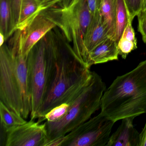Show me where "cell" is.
Masks as SVG:
<instances>
[{"label": "cell", "instance_id": "22", "mask_svg": "<svg viewBox=\"0 0 146 146\" xmlns=\"http://www.w3.org/2000/svg\"><path fill=\"white\" fill-rule=\"evenodd\" d=\"M41 12L59 5L66 0H36Z\"/></svg>", "mask_w": 146, "mask_h": 146}, {"label": "cell", "instance_id": "5", "mask_svg": "<svg viewBox=\"0 0 146 146\" xmlns=\"http://www.w3.org/2000/svg\"><path fill=\"white\" fill-rule=\"evenodd\" d=\"M28 76L31 96V120L37 114L44 102L46 85V57L44 37L31 50L27 59Z\"/></svg>", "mask_w": 146, "mask_h": 146}, {"label": "cell", "instance_id": "24", "mask_svg": "<svg viewBox=\"0 0 146 146\" xmlns=\"http://www.w3.org/2000/svg\"><path fill=\"white\" fill-rule=\"evenodd\" d=\"M138 31L141 33L143 42L146 44V13L137 15Z\"/></svg>", "mask_w": 146, "mask_h": 146}, {"label": "cell", "instance_id": "9", "mask_svg": "<svg viewBox=\"0 0 146 146\" xmlns=\"http://www.w3.org/2000/svg\"><path fill=\"white\" fill-rule=\"evenodd\" d=\"M10 42L9 46L15 57L16 70L20 88L21 116L26 119L31 111V96L28 76L27 58L22 55L20 39L19 36H14L12 38Z\"/></svg>", "mask_w": 146, "mask_h": 146}, {"label": "cell", "instance_id": "1", "mask_svg": "<svg viewBox=\"0 0 146 146\" xmlns=\"http://www.w3.org/2000/svg\"><path fill=\"white\" fill-rule=\"evenodd\" d=\"M60 30L55 27L44 36L46 57L45 100L37 118H41L55 107L67 102L87 85L90 68L79 59Z\"/></svg>", "mask_w": 146, "mask_h": 146}, {"label": "cell", "instance_id": "15", "mask_svg": "<svg viewBox=\"0 0 146 146\" xmlns=\"http://www.w3.org/2000/svg\"><path fill=\"white\" fill-rule=\"evenodd\" d=\"M16 31L10 1L0 0V33L6 41Z\"/></svg>", "mask_w": 146, "mask_h": 146}, {"label": "cell", "instance_id": "21", "mask_svg": "<svg viewBox=\"0 0 146 146\" xmlns=\"http://www.w3.org/2000/svg\"><path fill=\"white\" fill-rule=\"evenodd\" d=\"M130 21L132 22L135 16L139 14L141 10L143 0H124Z\"/></svg>", "mask_w": 146, "mask_h": 146}, {"label": "cell", "instance_id": "14", "mask_svg": "<svg viewBox=\"0 0 146 146\" xmlns=\"http://www.w3.org/2000/svg\"><path fill=\"white\" fill-rule=\"evenodd\" d=\"M99 11L106 27L108 36L114 39L116 26L117 0H101Z\"/></svg>", "mask_w": 146, "mask_h": 146}, {"label": "cell", "instance_id": "12", "mask_svg": "<svg viewBox=\"0 0 146 146\" xmlns=\"http://www.w3.org/2000/svg\"><path fill=\"white\" fill-rule=\"evenodd\" d=\"M108 37L109 36L106 27L100 11H98L93 15L91 23L84 36V63L89 53Z\"/></svg>", "mask_w": 146, "mask_h": 146}, {"label": "cell", "instance_id": "10", "mask_svg": "<svg viewBox=\"0 0 146 146\" xmlns=\"http://www.w3.org/2000/svg\"><path fill=\"white\" fill-rule=\"evenodd\" d=\"M55 27H57L56 25L46 13L41 12L21 31L20 47L22 55L27 58L32 48Z\"/></svg>", "mask_w": 146, "mask_h": 146}, {"label": "cell", "instance_id": "11", "mask_svg": "<svg viewBox=\"0 0 146 146\" xmlns=\"http://www.w3.org/2000/svg\"><path fill=\"white\" fill-rule=\"evenodd\" d=\"M135 118L122 119V123L109 137L106 146H139L140 133L134 127Z\"/></svg>", "mask_w": 146, "mask_h": 146}, {"label": "cell", "instance_id": "6", "mask_svg": "<svg viewBox=\"0 0 146 146\" xmlns=\"http://www.w3.org/2000/svg\"><path fill=\"white\" fill-rule=\"evenodd\" d=\"M114 123L100 112L63 137L61 146H106Z\"/></svg>", "mask_w": 146, "mask_h": 146}, {"label": "cell", "instance_id": "4", "mask_svg": "<svg viewBox=\"0 0 146 146\" xmlns=\"http://www.w3.org/2000/svg\"><path fill=\"white\" fill-rule=\"evenodd\" d=\"M43 11L72 44L77 56L84 62V40L93 17L87 1L66 0L59 5Z\"/></svg>", "mask_w": 146, "mask_h": 146}, {"label": "cell", "instance_id": "28", "mask_svg": "<svg viewBox=\"0 0 146 146\" xmlns=\"http://www.w3.org/2000/svg\"><path fill=\"white\" fill-rule=\"evenodd\" d=\"M6 41L5 36L1 33H0V46L3 45Z\"/></svg>", "mask_w": 146, "mask_h": 146}, {"label": "cell", "instance_id": "25", "mask_svg": "<svg viewBox=\"0 0 146 146\" xmlns=\"http://www.w3.org/2000/svg\"><path fill=\"white\" fill-rule=\"evenodd\" d=\"M89 8L94 15L96 13L99 11L101 0H86Z\"/></svg>", "mask_w": 146, "mask_h": 146}, {"label": "cell", "instance_id": "27", "mask_svg": "<svg viewBox=\"0 0 146 146\" xmlns=\"http://www.w3.org/2000/svg\"><path fill=\"white\" fill-rule=\"evenodd\" d=\"M146 13V0H143L141 10L139 13Z\"/></svg>", "mask_w": 146, "mask_h": 146}, {"label": "cell", "instance_id": "23", "mask_svg": "<svg viewBox=\"0 0 146 146\" xmlns=\"http://www.w3.org/2000/svg\"><path fill=\"white\" fill-rule=\"evenodd\" d=\"M9 1H10L11 6L12 10L14 25L17 30V25L19 20L20 8H21L22 0H9Z\"/></svg>", "mask_w": 146, "mask_h": 146}, {"label": "cell", "instance_id": "7", "mask_svg": "<svg viewBox=\"0 0 146 146\" xmlns=\"http://www.w3.org/2000/svg\"><path fill=\"white\" fill-rule=\"evenodd\" d=\"M0 101L21 116V94L15 57L5 43L0 46Z\"/></svg>", "mask_w": 146, "mask_h": 146}, {"label": "cell", "instance_id": "26", "mask_svg": "<svg viewBox=\"0 0 146 146\" xmlns=\"http://www.w3.org/2000/svg\"><path fill=\"white\" fill-rule=\"evenodd\" d=\"M139 146H146V121L142 131L140 133Z\"/></svg>", "mask_w": 146, "mask_h": 146}, {"label": "cell", "instance_id": "20", "mask_svg": "<svg viewBox=\"0 0 146 146\" xmlns=\"http://www.w3.org/2000/svg\"><path fill=\"white\" fill-rule=\"evenodd\" d=\"M117 46L119 55L125 59L131 52L137 48V42L121 37L118 42Z\"/></svg>", "mask_w": 146, "mask_h": 146}, {"label": "cell", "instance_id": "13", "mask_svg": "<svg viewBox=\"0 0 146 146\" xmlns=\"http://www.w3.org/2000/svg\"><path fill=\"white\" fill-rule=\"evenodd\" d=\"M117 45L115 39L108 37L89 53L85 64L90 68L93 65L118 60Z\"/></svg>", "mask_w": 146, "mask_h": 146}, {"label": "cell", "instance_id": "18", "mask_svg": "<svg viewBox=\"0 0 146 146\" xmlns=\"http://www.w3.org/2000/svg\"><path fill=\"white\" fill-rule=\"evenodd\" d=\"M129 21L124 1L117 0L116 26L114 39L117 44Z\"/></svg>", "mask_w": 146, "mask_h": 146}, {"label": "cell", "instance_id": "3", "mask_svg": "<svg viewBox=\"0 0 146 146\" xmlns=\"http://www.w3.org/2000/svg\"><path fill=\"white\" fill-rule=\"evenodd\" d=\"M106 85L100 75L92 72L89 83L82 93L71 102L68 111L61 119L56 122L46 121L47 140L49 142L65 136L75 128L82 124L100 108L102 96Z\"/></svg>", "mask_w": 146, "mask_h": 146}, {"label": "cell", "instance_id": "19", "mask_svg": "<svg viewBox=\"0 0 146 146\" xmlns=\"http://www.w3.org/2000/svg\"><path fill=\"white\" fill-rule=\"evenodd\" d=\"M70 103H63L51 110L41 118H39L40 123L46 120L48 122H56L61 119L66 114L70 106Z\"/></svg>", "mask_w": 146, "mask_h": 146}, {"label": "cell", "instance_id": "2", "mask_svg": "<svg viewBox=\"0 0 146 146\" xmlns=\"http://www.w3.org/2000/svg\"><path fill=\"white\" fill-rule=\"evenodd\" d=\"M101 113L114 123L146 113V60L117 77L102 96Z\"/></svg>", "mask_w": 146, "mask_h": 146}, {"label": "cell", "instance_id": "8", "mask_svg": "<svg viewBox=\"0 0 146 146\" xmlns=\"http://www.w3.org/2000/svg\"><path fill=\"white\" fill-rule=\"evenodd\" d=\"M47 140L46 124L31 119L7 134L6 146H44Z\"/></svg>", "mask_w": 146, "mask_h": 146}, {"label": "cell", "instance_id": "16", "mask_svg": "<svg viewBox=\"0 0 146 146\" xmlns=\"http://www.w3.org/2000/svg\"><path fill=\"white\" fill-rule=\"evenodd\" d=\"M0 116L1 128L6 134L27 122L21 115L10 110L1 101H0Z\"/></svg>", "mask_w": 146, "mask_h": 146}, {"label": "cell", "instance_id": "17", "mask_svg": "<svg viewBox=\"0 0 146 146\" xmlns=\"http://www.w3.org/2000/svg\"><path fill=\"white\" fill-rule=\"evenodd\" d=\"M40 12L36 0H22L17 30L23 31Z\"/></svg>", "mask_w": 146, "mask_h": 146}]
</instances>
